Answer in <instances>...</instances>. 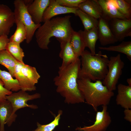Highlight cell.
Here are the masks:
<instances>
[{
  "label": "cell",
  "mask_w": 131,
  "mask_h": 131,
  "mask_svg": "<svg viewBox=\"0 0 131 131\" xmlns=\"http://www.w3.org/2000/svg\"><path fill=\"white\" fill-rule=\"evenodd\" d=\"M81 66L79 58L65 68L59 70L58 75L54 78L56 91L64 98L66 103L74 104L85 102L77 83Z\"/></svg>",
  "instance_id": "obj_1"
},
{
  "label": "cell",
  "mask_w": 131,
  "mask_h": 131,
  "mask_svg": "<svg viewBox=\"0 0 131 131\" xmlns=\"http://www.w3.org/2000/svg\"><path fill=\"white\" fill-rule=\"evenodd\" d=\"M71 16L57 17L47 21L36 31L35 37L38 46L43 49H49L51 37H55L59 42L70 39L72 28Z\"/></svg>",
  "instance_id": "obj_2"
},
{
  "label": "cell",
  "mask_w": 131,
  "mask_h": 131,
  "mask_svg": "<svg viewBox=\"0 0 131 131\" xmlns=\"http://www.w3.org/2000/svg\"><path fill=\"white\" fill-rule=\"evenodd\" d=\"M81 66L78 79L85 78L91 81L103 80L108 71L109 59L101 51L93 54L85 50L81 55Z\"/></svg>",
  "instance_id": "obj_3"
},
{
  "label": "cell",
  "mask_w": 131,
  "mask_h": 131,
  "mask_svg": "<svg viewBox=\"0 0 131 131\" xmlns=\"http://www.w3.org/2000/svg\"><path fill=\"white\" fill-rule=\"evenodd\" d=\"M78 87L85 101L97 111L100 106H107L114 95L113 91H109L104 85L101 81L94 82L90 80L82 78L77 80Z\"/></svg>",
  "instance_id": "obj_4"
},
{
  "label": "cell",
  "mask_w": 131,
  "mask_h": 131,
  "mask_svg": "<svg viewBox=\"0 0 131 131\" xmlns=\"http://www.w3.org/2000/svg\"><path fill=\"white\" fill-rule=\"evenodd\" d=\"M15 76L18 81L21 90L25 91L35 90V85L41 77L35 67L18 61L15 67Z\"/></svg>",
  "instance_id": "obj_5"
},
{
  "label": "cell",
  "mask_w": 131,
  "mask_h": 131,
  "mask_svg": "<svg viewBox=\"0 0 131 131\" xmlns=\"http://www.w3.org/2000/svg\"><path fill=\"white\" fill-rule=\"evenodd\" d=\"M14 11L15 21H20L26 28L27 36L26 42L29 43L31 41L36 31L41 25L35 24L33 21L23 0H16L14 1Z\"/></svg>",
  "instance_id": "obj_6"
},
{
  "label": "cell",
  "mask_w": 131,
  "mask_h": 131,
  "mask_svg": "<svg viewBox=\"0 0 131 131\" xmlns=\"http://www.w3.org/2000/svg\"><path fill=\"white\" fill-rule=\"evenodd\" d=\"M124 66L120 54L110 57L108 64V72L102 81L103 84L109 91H113L116 89Z\"/></svg>",
  "instance_id": "obj_7"
},
{
  "label": "cell",
  "mask_w": 131,
  "mask_h": 131,
  "mask_svg": "<svg viewBox=\"0 0 131 131\" xmlns=\"http://www.w3.org/2000/svg\"><path fill=\"white\" fill-rule=\"evenodd\" d=\"M41 97V94L36 93L30 95L25 91L21 90L17 92L12 93L7 96L6 99L11 104L13 108V114H16L15 112L18 109L25 107H28L33 109H36L38 106L34 105L27 104L28 101L37 99Z\"/></svg>",
  "instance_id": "obj_8"
},
{
  "label": "cell",
  "mask_w": 131,
  "mask_h": 131,
  "mask_svg": "<svg viewBox=\"0 0 131 131\" xmlns=\"http://www.w3.org/2000/svg\"><path fill=\"white\" fill-rule=\"evenodd\" d=\"M112 33L117 41L131 36V19L115 18L109 21Z\"/></svg>",
  "instance_id": "obj_9"
},
{
  "label": "cell",
  "mask_w": 131,
  "mask_h": 131,
  "mask_svg": "<svg viewBox=\"0 0 131 131\" xmlns=\"http://www.w3.org/2000/svg\"><path fill=\"white\" fill-rule=\"evenodd\" d=\"M102 106L101 111H97L95 120L92 125L83 127H78L79 131H105L111 122V119L107 111V106Z\"/></svg>",
  "instance_id": "obj_10"
},
{
  "label": "cell",
  "mask_w": 131,
  "mask_h": 131,
  "mask_svg": "<svg viewBox=\"0 0 131 131\" xmlns=\"http://www.w3.org/2000/svg\"><path fill=\"white\" fill-rule=\"evenodd\" d=\"M15 23L14 12L8 6L0 4V36L8 35Z\"/></svg>",
  "instance_id": "obj_11"
},
{
  "label": "cell",
  "mask_w": 131,
  "mask_h": 131,
  "mask_svg": "<svg viewBox=\"0 0 131 131\" xmlns=\"http://www.w3.org/2000/svg\"><path fill=\"white\" fill-rule=\"evenodd\" d=\"M98 20L97 28L100 44L104 46L117 42L111 31L109 21L102 17Z\"/></svg>",
  "instance_id": "obj_12"
},
{
  "label": "cell",
  "mask_w": 131,
  "mask_h": 131,
  "mask_svg": "<svg viewBox=\"0 0 131 131\" xmlns=\"http://www.w3.org/2000/svg\"><path fill=\"white\" fill-rule=\"evenodd\" d=\"M78 8L62 6L58 4L56 0H50L49 4L44 12L42 22H44L55 16L62 14L72 13L76 15V11Z\"/></svg>",
  "instance_id": "obj_13"
},
{
  "label": "cell",
  "mask_w": 131,
  "mask_h": 131,
  "mask_svg": "<svg viewBox=\"0 0 131 131\" xmlns=\"http://www.w3.org/2000/svg\"><path fill=\"white\" fill-rule=\"evenodd\" d=\"M50 0H34L27 8L28 12L36 24H41L44 12Z\"/></svg>",
  "instance_id": "obj_14"
},
{
  "label": "cell",
  "mask_w": 131,
  "mask_h": 131,
  "mask_svg": "<svg viewBox=\"0 0 131 131\" xmlns=\"http://www.w3.org/2000/svg\"><path fill=\"white\" fill-rule=\"evenodd\" d=\"M70 40L60 42L61 50L59 57L62 60L59 70L62 69L75 62L79 58L74 51L71 45Z\"/></svg>",
  "instance_id": "obj_15"
},
{
  "label": "cell",
  "mask_w": 131,
  "mask_h": 131,
  "mask_svg": "<svg viewBox=\"0 0 131 131\" xmlns=\"http://www.w3.org/2000/svg\"><path fill=\"white\" fill-rule=\"evenodd\" d=\"M17 116L13 114V108L8 100L0 104V131H5L4 125L10 126L14 122Z\"/></svg>",
  "instance_id": "obj_16"
},
{
  "label": "cell",
  "mask_w": 131,
  "mask_h": 131,
  "mask_svg": "<svg viewBox=\"0 0 131 131\" xmlns=\"http://www.w3.org/2000/svg\"><path fill=\"white\" fill-rule=\"evenodd\" d=\"M117 104L124 109H131V86L120 83L117 86Z\"/></svg>",
  "instance_id": "obj_17"
},
{
  "label": "cell",
  "mask_w": 131,
  "mask_h": 131,
  "mask_svg": "<svg viewBox=\"0 0 131 131\" xmlns=\"http://www.w3.org/2000/svg\"><path fill=\"white\" fill-rule=\"evenodd\" d=\"M102 11V17L110 21L115 18L126 19L118 11L111 0H98Z\"/></svg>",
  "instance_id": "obj_18"
},
{
  "label": "cell",
  "mask_w": 131,
  "mask_h": 131,
  "mask_svg": "<svg viewBox=\"0 0 131 131\" xmlns=\"http://www.w3.org/2000/svg\"><path fill=\"white\" fill-rule=\"evenodd\" d=\"M78 8L83 12L97 19L102 16L101 8L97 0H85L79 5Z\"/></svg>",
  "instance_id": "obj_19"
},
{
  "label": "cell",
  "mask_w": 131,
  "mask_h": 131,
  "mask_svg": "<svg viewBox=\"0 0 131 131\" xmlns=\"http://www.w3.org/2000/svg\"><path fill=\"white\" fill-rule=\"evenodd\" d=\"M80 33L84 40L86 47L90 49L92 54L96 53V44L98 39V35L97 28L88 30L79 31Z\"/></svg>",
  "instance_id": "obj_20"
},
{
  "label": "cell",
  "mask_w": 131,
  "mask_h": 131,
  "mask_svg": "<svg viewBox=\"0 0 131 131\" xmlns=\"http://www.w3.org/2000/svg\"><path fill=\"white\" fill-rule=\"evenodd\" d=\"M70 42L71 45L76 55L81 56L86 47L83 38L79 31H72Z\"/></svg>",
  "instance_id": "obj_21"
},
{
  "label": "cell",
  "mask_w": 131,
  "mask_h": 131,
  "mask_svg": "<svg viewBox=\"0 0 131 131\" xmlns=\"http://www.w3.org/2000/svg\"><path fill=\"white\" fill-rule=\"evenodd\" d=\"M18 61L6 50L0 51V64L5 67L13 77H15V70Z\"/></svg>",
  "instance_id": "obj_22"
},
{
  "label": "cell",
  "mask_w": 131,
  "mask_h": 131,
  "mask_svg": "<svg viewBox=\"0 0 131 131\" xmlns=\"http://www.w3.org/2000/svg\"><path fill=\"white\" fill-rule=\"evenodd\" d=\"M9 72L0 69V79L4 84V87L7 90L16 92L21 90L17 80L14 79Z\"/></svg>",
  "instance_id": "obj_23"
},
{
  "label": "cell",
  "mask_w": 131,
  "mask_h": 131,
  "mask_svg": "<svg viewBox=\"0 0 131 131\" xmlns=\"http://www.w3.org/2000/svg\"><path fill=\"white\" fill-rule=\"evenodd\" d=\"M100 49L109 51H116L126 55L127 58L131 60V41H123L119 44L108 47H99Z\"/></svg>",
  "instance_id": "obj_24"
},
{
  "label": "cell",
  "mask_w": 131,
  "mask_h": 131,
  "mask_svg": "<svg viewBox=\"0 0 131 131\" xmlns=\"http://www.w3.org/2000/svg\"><path fill=\"white\" fill-rule=\"evenodd\" d=\"M76 16L80 18L83 25L84 30H88L98 27V20L79 9L76 11Z\"/></svg>",
  "instance_id": "obj_25"
},
{
  "label": "cell",
  "mask_w": 131,
  "mask_h": 131,
  "mask_svg": "<svg viewBox=\"0 0 131 131\" xmlns=\"http://www.w3.org/2000/svg\"><path fill=\"white\" fill-rule=\"evenodd\" d=\"M16 25V30L9 38L10 41L20 44L26 39L27 31L26 28L20 21H15Z\"/></svg>",
  "instance_id": "obj_26"
},
{
  "label": "cell",
  "mask_w": 131,
  "mask_h": 131,
  "mask_svg": "<svg viewBox=\"0 0 131 131\" xmlns=\"http://www.w3.org/2000/svg\"><path fill=\"white\" fill-rule=\"evenodd\" d=\"M6 50L9 52L17 60L22 63H24L23 58L25 56L23 49L20 44L10 41L8 44Z\"/></svg>",
  "instance_id": "obj_27"
},
{
  "label": "cell",
  "mask_w": 131,
  "mask_h": 131,
  "mask_svg": "<svg viewBox=\"0 0 131 131\" xmlns=\"http://www.w3.org/2000/svg\"><path fill=\"white\" fill-rule=\"evenodd\" d=\"M119 12L127 19H131V5L125 0H111Z\"/></svg>",
  "instance_id": "obj_28"
},
{
  "label": "cell",
  "mask_w": 131,
  "mask_h": 131,
  "mask_svg": "<svg viewBox=\"0 0 131 131\" xmlns=\"http://www.w3.org/2000/svg\"><path fill=\"white\" fill-rule=\"evenodd\" d=\"M62 113V110H59L58 114L55 117L54 120L48 124L42 125L37 122V128L33 131H52L58 125L60 116Z\"/></svg>",
  "instance_id": "obj_29"
},
{
  "label": "cell",
  "mask_w": 131,
  "mask_h": 131,
  "mask_svg": "<svg viewBox=\"0 0 131 131\" xmlns=\"http://www.w3.org/2000/svg\"><path fill=\"white\" fill-rule=\"evenodd\" d=\"M59 5L69 8H78L79 5L85 0H56Z\"/></svg>",
  "instance_id": "obj_30"
},
{
  "label": "cell",
  "mask_w": 131,
  "mask_h": 131,
  "mask_svg": "<svg viewBox=\"0 0 131 131\" xmlns=\"http://www.w3.org/2000/svg\"><path fill=\"white\" fill-rule=\"evenodd\" d=\"M4 84L0 79V104L7 100V96L11 94L12 91L6 89L4 87Z\"/></svg>",
  "instance_id": "obj_31"
},
{
  "label": "cell",
  "mask_w": 131,
  "mask_h": 131,
  "mask_svg": "<svg viewBox=\"0 0 131 131\" xmlns=\"http://www.w3.org/2000/svg\"><path fill=\"white\" fill-rule=\"evenodd\" d=\"M10 42L8 35H2L0 36V51L6 50L7 45Z\"/></svg>",
  "instance_id": "obj_32"
},
{
  "label": "cell",
  "mask_w": 131,
  "mask_h": 131,
  "mask_svg": "<svg viewBox=\"0 0 131 131\" xmlns=\"http://www.w3.org/2000/svg\"><path fill=\"white\" fill-rule=\"evenodd\" d=\"M124 119L126 121L131 122V109H124Z\"/></svg>",
  "instance_id": "obj_33"
},
{
  "label": "cell",
  "mask_w": 131,
  "mask_h": 131,
  "mask_svg": "<svg viewBox=\"0 0 131 131\" xmlns=\"http://www.w3.org/2000/svg\"><path fill=\"white\" fill-rule=\"evenodd\" d=\"M23 1L25 5L27 8L32 3L33 0H23Z\"/></svg>",
  "instance_id": "obj_34"
},
{
  "label": "cell",
  "mask_w": 131,
  "mask_h": 131,
  "mask_svg": "<svg viewBox=\"0 0 131 131\" xmlns=\"http://www.w3.org/2000/svg\"><path fill=\"white\" fill-rule=\"evenodd\" d=\"M126 81L128 84V85L131 86V78H130L127 79Z\"/></svg>",
  "instance_id": "obj_35"
}]
</instances>
